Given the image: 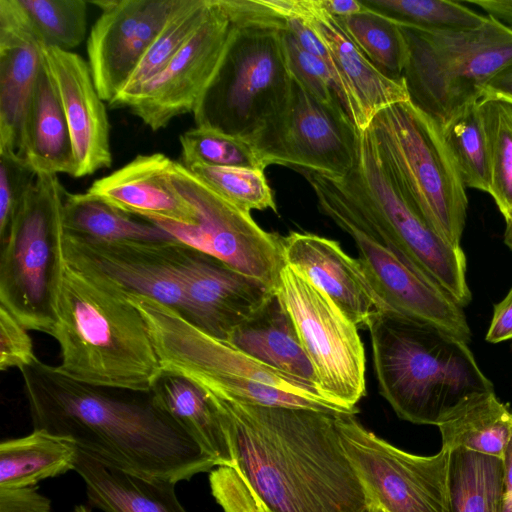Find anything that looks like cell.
<instances>
[{"label":"cell","instance_id":"cell-1","mask_svg":"<svg viewBox=\"0 0 512 512\" xmlns=\"http://www.w3.org/2000/svg\"><path fill=\"white\" fill-rule=\"evenodd\" d=\"M208 398L220 414L231 467L267 512H375L342 446L341 412Z\"/></svg>","mask_w":512,"mask_h":512},{"label":"cell","instance_id":"cell-2","mask_svg":"<svg viewBox=\"0 0 512 512\" xmlns=\"http://www.w3.org/2000/svg\"><path fill=\"white\" fill-rule=\"evenodd\" d=\"M20 372L33 428L68 438L102 462L176 483L218 467L151 393L116 395L39 359Z\"/></svg>","mask_w":512,"mask_h":512},{"label":"cell","instance_id":"cell-3","mask_svg":"<svg viewBox=\"0 0 512 512\" xmlns=\"http://www.w3.org/2000/svg\"><path fill=\"white\" fill-rule=\"evenodd\" d=\"M51 336L60 348L58 368L78 382L150 393L163 374L147 324L128 292L66 261Z\"/></svg>","mask_w":512,"mask_h":512},{"label":"cell","instance_id":"cell-4","mask_svg":"<svg viewBox=\"0 0 512 512\" xmlns=\"http://www.w3.org/2000/svg\"><path fill=\"white\" fill-rule=\"evenodd\" d=\"M367 328L379 391L402 420L436 426L462 399L494 390L467 343L435 326L383 310Z\"/></svg>","mask_w":512,"mask_h":512},{"label":"cell","instance_id":"cell-5","mask_svg":"<svg viewBox=\"0 0 512 512\" xmlns=\"http://www.w3.org/2000/svg\"><path fill=\"white\" fill-rule=\"evenodd\" d=\"M235 24L218 70L193 111L196 126L251 141L286 106L293 78L285 19L265 0H220Z\"/></svg>","mask_w":512,"mask_h":512},{"label":"cell","instance_id":"cell-6","mask_svg":"<svg viewBox=\"0 0 512 512\" xmlns=\"http://www.w3.org/2000/svg\"><path fill=\"white\" fill-rule=\"evenodd\" d=\"M143 316L163 373L181 376L206 395L252 405L345 412L310 384L252 358L175 309L128 293Z\"/></svg>","mask_w":512,"mask_h":512},{"label":"cell","instance_id":"cell-7","mask_svg":"<svg viewBox=\"0 0 512 512\" xmlns=\"http://www.w3.org/2000/svg\"><path fill=\"white\" fill-rule=\"evenodd\" d=\"M333 180L375 232V238L443 288L460 306L470 303L464 251L447 243L432 228L384 162L369 128L358 133L352 170Z\"/></svg>","mask_w":512,"mask_h":512},{"label":"cell","instance_id":"cell-8","mask_svg":"<svg viewBox=\"0 0 512 512\" xmlns=\"http://www.w3.org/2000/svg\"><path fill=\"white\" fill-rule=\"evenodd\" d=\"M400 26L408 46L403 79L410 101L441 127L478 102L486 85L512 63V27L489 15L469 30Z\"/></svg>","mask_w":512,"mask_h":512},{"label":"cell","instance_id":"cell-9","mask_svg":"<svg viewBox=\"0 0 512 512\" xmlns=\"http://www.w3.org/2000/svg\"><path fill=\"white\" fill-rule=\"evenodd\" d=\"M66 190L55 174L38 173L0 242V305L27 330L52 335L65 264Z\"/></svg>","mask_w":512,"mask_h":512},{"label":"cell","instance_id":"cell-10","mask_svg":"<svg viewBox=\"0 0 512 512\" xmlns=\"http://www.w3.org/2000/svg\"><path fill=\"white\" fill-rule=\"evenodd\" d=\"M368 128L384 162L432 228L460 247L466 187L441 126L407 100L379 111Z\"/></svg>","mask_w":512,"mask_h":512},{"label":"cell","instance_id":"cell-11","mask_svg":"<svg viewBox=\"0 0 512 512\" xmlns=\"http://www.w3.org/2000/svg\"><path fill=\"white\" fill-rule=\"evenodd\" d=\"M275 291L291 316L319 391L355 414L366 393V357L358 328L302 271L286 263Z\"/></svg>","mask_w":512,"mask_h":512},{"label":"cell","instance_id":"cell-12","mask_svg":"<svg viewBox=\"0 0 512 512\" xmlns=\"http://www.w3.org/2000/svg\"><path fill=\"white\" fill-rule=\"evenodd\" d=\"M169 178L177 191L196 209L195 226L147 220L178 241L211 254L273 289L285 265L282 238L262 229L251 213L235 207L181 162L172 160Z\"/></svg>","mask_w":512,"mask_h":512},{"label":"cell","instance_id":"cell-13","mask_svg":"<svg viewBox=\"0 0 512 512\" xmlns=\"http://www.w3.org/2000/svg\"><path fill=\"white\" fill-rule=\"evenodd\" d=\"M337 427L375 512H446L450 451L406 452L367 430L354 413H339Z\"/></svg>","mask_w":512,"mask_h":512},{"label":"cell","instance_id":"cell-14","mask_svg":"<svg viewBox=\"0 0 512 512\" xmlns=\"http://www.w3.org/2000/svg\"><path fill=\"white\" fill-rule=\"evenodd\" d=\"M358 133L345 110L322 104L293 79L282 112L250 142L268 166L285 165L340 179L354 167Z\"/></svg>","mask_w":512,"mask_h":512},{"label":"cell","instance_id":"cell-15","mask_svg":"<svg viewBox=\"0 0 512 512\" xmlns=\"http://www.w3.org/2000/svg\"><path fill=\"white\" fill-rule=\"evenodd\" d=\"M234 28L220 0H210L200 27L127 108L153 131L193 113L218 70Z\"/></svg>","mask_w":512,"mask_h":512},{"label":"cell","instance_id":"cell-16","mask_svg":"<svg viewBox=\"0 0 512 512\" xmlns=\"http://www.w3.org/2000/svg\"><path fill=\"white\" fill-rule=\"evenodd\" d=\"M265 2L279 14L300 17L321 39L342 105L358 131L366 130L382 109L410 100L404 79L394 80L382 74L318 0Z\"/></svg>","mask_w":512,"mask_h":512},{"label":"cell","instance_id":"cell-17","mask_svg":"<svg viewBox=\"0 0 512 512\" xmlns=\"http://www.w3.org/2000/svg\"><path fill=\"white\" fill-rule=\"evenodd\" d=\"M101 13L87 39L88 64L101 98L123 89L180 0L90 1Z\"/></svg>","mask_w":512,"mask_h":512},{"label":"cell","instance_id":"cell-18","mask_svg":"<svg viewBox=\"0 0 512 512\" xmlns=\"http://www.w3.org/2000/svg\"><path fill=\"white\" fill-rule=\"evenodd\" d=\"M169 252L192 323L216 338L226 341L275 292L263 281L178 240Z\"/></svg>","mask_w":512,"mask_h":512},{"label":"cell","instance_id":"cell-19","mask_svg":"<svg viewBox=\"0 0 512 512\" xmlns=\"http://www.w3.org/2000/svg\"><path fill=\"white\" fill-rule=\"evenodd\" d=\"M340 228L353 239L361 268L386 310L435 326L465 343L471 340L463 307L443 288L368 232L350 225Z\"/></svg>","mask_w":512,"mask_h":512},{"label":"cell","instance_id":"cell-20","mask_svg":"<svg viewBox=\"0 0 512 512\" xmlns=\"http://www.w3.org/2000/svg\"><path fill=\"white\" fill-rule=\"evenodd\" d=\"M172 242L94 241L64 232L63 249L70 266L103 276L128 293L157 300L192 322L185 292L171 261Z\"/></svg>","mask_w":512,"mask_h":512},{"label":"cell","instance_id":"cell-21","mask_svg":"<svg viewBox=\"0 0 512 512\" xmlns=\"http://www.w3.org/2000/svg\"><path fill=\"white\" fill-rule=\"evenodd\" d=\"M42 53L68 123L77 164L75 177L109 168L110 123L89 64L73 51L43 45Z\"/></svg>","mask_w":512,"mask_h":512},{"label":"cell","instance_id":"cell-22","mask_svg":"<svg viewBox=\"0 0 512 512\" xmlns=\"http://www.w3.org/2000/svg\"><path fill=\"white\" fill-rule=\"evenodd\" d=\"M42 47L18 0H0V152L22 158L27 111L44 66Z\"/></svg>","mask_w":512,"mask_h":512},{"label":"cell","instance_id":"cell-23","mask_svg":"<svg viewBox=\"0 0 512 512\" xmlns=\"http://www.w3.org/2000/svg\"><path fill=\"white\" fill-rule=\"evenodd\" d=\"M285 263L299 269L325 292L357 327L386 310L371 288L358 259L338 242L312 233L292 232L282 238Z\"/></svg>","mask_w":512,"mask_h":512},{"label":"cell","instance_id":"cell-24","mask_svg":"<svg viewBox=\"0 0 512 512\" xmlns=\"http://www.w3.org/2000/svg\"><path fill=\"white\" fill-rule=\"evenodd\" d=\"M171 161L162 153L138 155L121 168L95 180L87 192L144 220L159 219L195 226L199 222L196 209L169 178Z\"/></svg>","mask_w":512,"mask_h":512},{"label":"cell","instance_id":"cell-25","mask_svg":"<svg viewBox=\"0 0 512 512\" xmlns=\"http://www.w3.org/2000/svg\"><path fill=\"white\" fill-rule=\"evenodd\" d=\"M74 471L91 505L104 512H187L177 498L176 482L125 471L79 448Z\"/></svg>","mask_w":512,"mask_h":512},{"label":"cell","instance_id":"cell-26","mask_svg":"<svg viewBox=\"0 0 512 512\" xmlns=\"http://www.w3.org/2000/svg\"><path fill=\"white\" fill-rule=\"evenodd\" d=\"M226 341L261 363L318 389L313 367L276 291Z\"/></svg>","mask_w":512,"mask_h":512},{"label":"cell","instance_id":"cell-27","mask_svg":"<svg viewBox=\"0 0 512 512\" xmlns=\"http://www.w3.org/2000/svg\"><path fill=\"white\" fill-rule=\"evenodd\" d=\"M22 158L36 174L76 175L77 164L68 123L45 63L27 111Z\"/></svg>","mask_w":512,"mask_h":512},{"label":"cell","instance_id":"cell-28","mask_svg":"<svg viewBox=\"0 0 512 512\" xmlns=\"http://www.w3.org/2000/svg\"><path fill=\"white\" fill-rule=\"evenodd\" d=\"M442 447L502 458L512 429V412L494 390L470 395L439 419Z\"/></svg>","mask_w":512,"mask_h":512},{"label":"cell","instance_id":"cell-29","mask_svg":"<svg viewBox=\"0 0 512 512\" xmlns=\"http://www.w3.org/2000/svg\"><path fill=\"white\" fill-rule=\"evenodd\" d=\"M150 393L218 466H232L220 414L198 386L181 376L163 373Z\"/></svg>","mask_w":512,"mask_h":512},{"label":"cell","instance_id":"cell-30","mask_svg":"<svg viewBox=\"0 0 512 512\" xmlns=\"http://www.w3.org/2000/svg\"><path fill=\"white\" fill-rule=\"evenodd\" d=\"M77 452L73 441L43 429L4 440L0 444V489L34 487L74 470Z\"/></svg>","mask_w":512,"mask_h":512},{"label":"cell","instance_id":"cell-31","mask_svg":"<svg viewBox=\"0 0 512 512\" xmlns=\"http://www.w3.org/2000/svg\"><path fill=\"white\" fill-rule=\"evenodd\" d=\"M65 234L94 241L169 242V232L145 220L124 213L85 193L66 191L63 208Z\"/></svg>","mask_w":512,"mask_h":512},{"label":"cell","instance_id":"cell-32","mask_svg":"<svg viewBox=\"0 0 512 512\" xmlns=\"http://www.w3.org/2000/svg\"><path fill=\"white\" fill-rule=\"evenodd\" d=\"M502 458L466 449L449 453L446 512H503Z\"/></svg>","mask_w":512,"mask_h":512},{"label":"cell","instance_id":"cell-33","mask_svg":"<svg viewBox=\"0 0 512 512\" xmlns=\"http://www.w3.org/2000/svg\"><path fill=\"white\" fill-rule=\"evenodd\" d=\"M210 0H180L119 94L108 104L127 108L139 91L174 58L205 20Z\"/></svg>","mask_w":512,"mask_h":512},{"label":"cell","instance_id":"cell-34","mask_svg":"<svg viewBox=\"0 0 512 512\" xmlns=\"http://www.w3.org/2000/svg\"><path fill=\"white\" fill-rule=\"evenodd\" d=\"M367 59L385 76L402 80L408 46L400 24L370 9L338 19Z\"/></svg>","mask_w":512,"mask_h":512},{"label":"cell","instance_id":"cell-35","mask_svg":"<svg viewBox=\"0 0 512 512\" xmlns=\"http://www.w3.org/2000/svg\"><path fill=\"white\" fill-rule=\"evenodd\" d=\"M441 128L464 186L488 193L490 154L478 102L461 109Z\"/></svg>","mask_w":512,"mask_h":512},{"label":"cell","instance_id":"cell-36","mask_svg":"<svg viewBox=\"0 0 512 512\" xmlns=\"http://www.w3.org/2000/svg\"><path fill=\"white\" fill-rule=\"evenodd\" d=\"M478 105L490 154L488 193L506 218L512 214V103L481 98Z\"/></svg>","mask_w":512,"mask_h":512},{"label":"cell","instance_id":"cell-37","mask_svg":"<svg viewBox=\"0 0 512 512\" xmlns=\"http://www.w3.org/2000/svg\"><path fill=\"white\" fill-rule=\"evenodd\" d=\"M368 8L400 24L430 31L469 30L482 26L487 18L463 2L448 0H361Z\"/></svg>","mask_w":512,"mask_h":512},{"label":"cell","instance_id":"cell-38","mask_svg":"<svg viewBox=\"0 0 512 512\" xmlns=\"http://www.w3.org/2000/svg\"><path fill=\"white\" fill-rule=\"evenodd\" d=\"M181 163L204 164L264 171L268 166L256 147L246 139L196 126L180 135Z\"/></svg>","mask_w":512,"mask_h":512},{"label":"cell","instance_id":"cell-39","mask_svg":"<svg viewBox=\"0 0 512 512\" xmlns=\"http://www.w3.org/2000/svg\"><path fill=\"white\" fill-rule=\"evenodd\" d=\"M46 47L72 51L86 37L88 2L84 0H18Z\"/></svg>","mask_w":512,"mask_h":512},{"label":"cell","instance_id":"cell-40","mask_svg":"<svg viewBox=\"0 0 512 512\" xmlns=\"http://www.w3.org/2000/svg\"><path fill=\"white\" fill-rule=\"evenodd\" d=\"M212 190L242 211L270 209L277 212L273 191L264 171L242 167L194 164L187 167Z\"/></svg>","mask_w":512,"mask_h":512},{"label":"cell","instance_id":"cell-41","mask_svg":"<svg viewBox=\"0 0 512 512\" xmlns=\"http://www.w3.org/2000/svg\"><path fill=\"white\" fill-rule=\"evenodd\" d=\"M283 40L292 78L317 101L331 108L345 110L329 67L303 49L286 29Z\"/></svg>","mask_w":512,"mask_h":512},{"label":"cell","instance_id":"cell-42","mask_svg":"<svg viewBox=\"0 0 512 512\" xmlns=\"http://www.w3.org/2000/svg\"><path fill=\"white\" fill-rule=\"evenodd\" d=\"M36 173L16 154L0 152V242L9 232Z\"/></svg>","mask_w":512,"mask_h":512},{"label":"cell","instance_id":"cell-43","mask_svg":"<svg viewBox=\"0 0 512 512\" xmlns=\"http://www.w3.org/2000/svg\"><path fill=\"white\" fill-rule=\"evenodd\" d=\"M28 330L0 305V370L18 368L20 371L33 364L35 355Z\"/></svg>","mask_w":512,"mask_h":512},{"label":"cell","instance_id":"cell-44","mask_svg":"<svg viewBox=\"0 0 512 512\" xmlns=\"http://www.w3.org/2000/svg\"><path fill=\"white\" fill-rule=\"evenodd\" d=\"M0 512H52L50 500L36 486L0 489Z\"/></svg>","mask_w":512,"mask_h":512},{"label":"cell","instance_id":"cell-45","mask_svg":"<svg viewBox=\"0 0 512 512\" xmlns=\"http://www.w3.org/2000/svg\"><path fill=\"white\" fill-rule=\"evenodd\" d=\"M512 339V288L506 297L494 307L493 316L486 334L489 343H500Z\"/></svg>","mask_w":512,"mask_h":512},{"label":"cell","instance_id":"cell-46","mask_svg":"<svg viewBox=\"0 0 512 512\" xmlns=\"http://www.w3.org/2000/svg\"><path fill=\"white\" fill-rule=\"evenodd\" d=\"M482 98H495L512 103V63L486 85Z\"/></svg>","mask_w":512,"mask_h":512},{"label":"cell","instance_id":"cell-47","mask_svg":"<svg viewBox=\"0 0 512 512\" xmlns=\"http://www.w3.org/2000/svg\"><path fill=\"white\" fill-rule=\"evenodd\" d=\"M465 3L479 6L499 22L509 27L512 25V0H472Z\"/></svg>","mask_w":512,"mask_h":512},{"label":"cell","instance_id":"cell-48","mask_svg":"<svg viewBox=\"0 0 512 512\" xmlns=\"http://www.w3.org/2000/svg\"><path fill=\"white\" fill-rule=\"evenodd\" d=\"M318 2L337 19L350 17L367 9L361 0H318Z\"/></svg>","mask_w":512,"mask_h":512},{"label":"cell","instance_id":"cell-49","mask_svg":"<svg viewBox=\"0 0 512 512\" xmlns=\"http://www.w3.org/2000/svg\"><path fill=\"white\" fill-rule=\"evenodd\" d=\"M504 468V508L503 512H512V429L502 456Z\"/></svg>","mask_w":512,"mask_h":512},{"label":"cell","instance_id":"cell-50","mask_svg":"<svg viewBox=\"0 0 512 512\" xmlns=\"http://www.w3.org/2000/svg\"><path fill=\"white\" fill-rule=\"evenodd\" d=\"M505 219L504 242L512 250V214Z\"/></svg>","mask_w":512,"mask_h":512},{"label":"cell","instance_id":"cell-51","mask_svg":"<svg viewBox=\"0 0 512 512\" xmlns=\"http://www.w3.org/2000/svg\"><path fill=\"white\" fill-rule=\"evenodd\" d=\"M72 512H89V511L86 508V506H84V505H77V506H75V508L73 509Z\"/></svg>","mask_w":512,"mask_h":512},{"label":"cell","instance_id":"cell-52","mask_svg":"<svg viewBox=\"0 0 512 512\" xmlns=\"http://www.w3.org/2000/svg\"><path fill=\"white\" fill-rule=\"evenodd\" d=\"M378 512V511H377Z\"/></svg>","mask_w":512,"mask_h":512}]
</instances>
